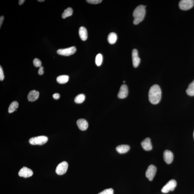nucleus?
<instances>
[{
  "mask_svg": "<svg viewBox=\"0 0 194 194\" xmlns=\"http://www.w3.org/2000/svg\"><path fill=\"white\" fill-rule=\"evenodd\" d=\"M161 91L157 84H154L150 88L148 92V98L151 103L153 104L159 103L161 100Z\"/></svg>",
  "mask_w": 194,
  "mask_h": 194,
  "instance_id": "nucleus-1",
  "label": "nucleus"
},
{
  "mask_svg": "<svg viewBox=\"0 0 194 194\" xmlns=\"http://www.w3.org/2000/svg\"><path fill=\"white\" fill-rule=\"evenodd\" d=\"M146 6L141 5L135 9L133 12L134 24H138L144 19L146 14Z\"/></svg>",
  "mask_w": 194,
  "mask_h": 194,
  "instance_id": "nucleus-2",
  "label": "nucleus"
},
{
  "mask_svg": "<svg viewBox=\"0 0 194 194\" xmlns=\"http://www.w3.org/2000/svg\"><path fill=\"white\" fill-rule=\"evenodd\" d=\"M48 141V137L44 135H41V136L32 137L30 139L29 142L30 144L32 145H42L46 144Z\"/></svg>",
  "mask_w": 194,
  "mask_h": 194,
  "instance_id": "nucleus-3",
  "label": "nucleus"
},
{
  "mask_svg": "<svg viewBox=\"0 0 194 194\" xmlns=\"http://www.w3.org/2000/svg\"><path fill=\"white\" fill-rule=\"evenodd\" d=\"M194 5L193 0H182L179 3V6L183 10H188L192 8Z\"/></svg>",
  "mask_w": 194,
  "mask_h": 194,
  "instance_id": "nucleus-4",
  "label": "nucleus"
},
{
  "mask_svg": "<svg viewBox=\"0 0 194 194\" xmlns=\"http://www.w3.org/2000/svg\"><path fill=\"white\" fill-rule=\"evenodd\" d=\"M177 182L174 180H171L164 186L161 189V192L163 193H167L169 191H174L177 186Z\"/></svg>",
  "mask_w": 194,
  "mask_h": 194,
  "instance_id": "nucleus-5",
  "label": "nucleus"
},
{
  "mask_svg": "<svg viewBox=\"0 0 194 194\" xmlns=\"http://www.w3.org/2000/svg\"><path fill=\"white\" fill-rule=\"evenodd\" d=\"M77 49L75 46L69 47V48L59 49L57 51V53L61 55L68 56L72 55L75 53L76 52Z\"/></svg>",
  "mask_w": 194,
  "mask_h": 194,
  "instance_id": "nucleus-6",
  "label": "nucleus"
},
{
  "mask_svg": "<svg viewBox=\"0 0 194 194\" xmlns=\"http://www.w3.org/2000/svg\"><path fill=\"white\" fill-rule=\"evenodd\" d=\"M68 164L64 161L60 163L56 167V172L58 175H62L65 174L68 168Z\"/></svg>",
  "mask_w": 194,
  "mask_h": 194,
  "instance_id": "nucleus-7",
  "label": "nucleus"
},
{
  "mask_svg": "<svg viewBox=\"0 0 194 194\" xmlns=\"http://www.w3.org/2000/svg\"><path fill=\"white\" fill-rule=\"evenodd\" d=\"M157 171L155 166L151 165L149 166L146 172V176L150 181H152L155 177Z\"/></svg>",
  "mask_w": 194,
  "mask_h": 194,
  "instance_id": "nucleus-8",
  "label": "nucleus"
},
{
  "mask_svg": "<svg viewBox=\"0 0 194 194\" xmlns=\"http://www.w3.org/2000/svg\"><path fill=\"white\" fill-rule=\"evenodd\" d=\"M33 171L31 169L27 168L26 167H24L20 169L18 172V175L21 177L24 178L30 177L33 176Z\"/></svg>",
  "mask_w": 194,
  "mask_h": 194,
  "instance_id": "nucleus-9",
  "label": "nucleus"
},
{
  "mask_svg": "<svg viewBox=\"0 0 194 194\" xmlns=\"http://www.w3.org/2000/svg\"><path fill=\"white\" fill-rule=\"evenodd\" d=\"M132 59L134 67H138L140 63V58L139 57L138 51L136 49H134L132 50Z\"/></svg>",
  "mask_w": 194,
  "mask_h": 194,
  "instance_id": "nucleus-10",
  "label": "nucleus"
},
{
  "mask_svg": "<svg viewBox=\"0 0 194 194\" xmlns=\"http://www.w3.org/2000/svg\"><path fill=\"white\" fill-rule=\"evenodd\" d=\"M129 93V90L127 85L126 84L122 85L120 88L118 94V97L120 99L125 98L127 97Z\"/></svg>",
  "mask_w": 194,
  "mask_h": 194,
  "instance_id": "nucleus-11",
  "label": "nucleus"
},
{
  "mask_svg": "<svg viewBox=\"0 0 194 194\" xmlns=\"http://www.w3.org/2000/svg\"><path fill=\"white\" fill-rule=\"evenodd\" d=\"M164 159L166 163L170 164L172 162L174 156L172 152L168 150H166L163 153Z\"/></svg>",
  "mask_w": 194,
  "mask_h": 194,
  "instance_id": "nucleus-12",
  "label": "nucleus"
},
{
  "mask_svg": "<svg viewBox=\"0 0 194 194\" xmlns=\"http://www.w3.org/2000/svg\"><path fill=\"white\" fill-rule=\"evenodd\" d=\"M141 146L146 151L151 150L152 149V146L150 138H146L144 139L141 143Z\"/></svg>",
  "mask_w": 194,
  "mask_h": 194,
  "instance_id": "nucleus-13",
  "label": "nucleus"
},
{
  "mask_svg": "<svg viewBox=\"0 0 194 194\" xmlns=\"http://www.w3.org/2000/svg\"><path fill=\"white\" fill-rule=\"evenodd\" d=\"M77 125L81 130L85 131L88 127V123L87 121L84 119H80L77 122Z\"/></svg>",
  "mask_w": 194,
  "mask_h": 194,
  "instance_id": "nucleus-14",
  "label": "nucleus"
},
{
  "mask_svg": "<svg viewBox=\"0 0 194 194\" xmlns=\"http://www.w3.org/2000/svg\"><path fill=\"white\" fill-rule=\"evenodd\" d=\"M39 96V93L36 90H32L27 95L28 100L31 102L34 101L38 99Z\"/></svg>",
  "mask_w": 194,
  "mask_h": 194,
  "instance_id": "nucleus-15",
  "label": "nucleus"
},
{
  "mask_svg": "<svg viewBox=\"0 0 194 194\" xmlns=\"http://www.w3.org/2000/svg\"><path fill=\"white\" fill-rule=\"evenodd\" d=\"M130 148V146L128 145H122L117 146L116 149L119 153L122 154L129 151Z\"/></svg>",
  "mask_w": 194,
  "mask_h": 194,
  "instance_id": "nucleus-16",
  "label": "nucleus"
},
{
  "mask_svg": "<svg viewBox=\"0 0 194 194\" xmlns=\"http://www.w3.org/2000/svg\"><path fill=\"white\" fill-rule=\"evenodd\" d=\"M79 35L82 40L85 41L87 38V32L86 28L84 27H81L79 30Z\"/></svg>",
  "mask_w": 194,
  "mask_h": 194,
  "instance_id": "nucleus-17",
  "label": "nucleus"
},
{
  "mask_svg": "<svg viewBox=\"0 0 194 194\" xmlns=\"http://www.w3.org/2000/svg\"><path fill=\"white\" fill-rule=\"evenodd\" d=\"M69 77L67 75H63L58 76L56 78V81L58 83L64 84L68 82Z\"/></svg>",
  "mask_w": 194,
  "mask_h": 194,
  "instance_id": "nucleus-18",
  "label": "nucleus"
},
{
  "mask_svg": "<svg viewBox=\"0 0 194 194\" xmlns=\"http://www.w3.org/2000/svg\"><path fill=\"white\" fill-rule=\"evenodd\" d=\"M117 36L115 33H111L109 34L108 37V42L111 44H113L116 42Z\"/></svg>",
  "mask_w": 194,
  "mask_h": 194,
  "instance_id": "nucleus-19",
  "label": "nucleus"
},
{
  "mask_svg": "<svg viewBox=\"0 0 194 194\" xmlns=\"http://www.w3.org/2000/svg\"><path fill=\"white\" fill-rule=\"evenodd\" d=\"M19 106L18 103L17 102L14 101L12 102L9 105L8 108V112L9 113H11L14 112V111H17V109L18 108Z\"/></svg>",
  "mask_w": 194,
  "mask_h": 194,
  "instance_id": "nucleus-20",
  "label": "nucleus"
},
{
  "mask_svg": "<svg viewBox=\"0 0 194 194\" xmlns=\"http://www.w3.org/2000/svg\"><path fill=\"white\" fill-rule=\"evenodd\" d=\"M73 13V10L72 8L71 7L65 9L64 12L62 14V18L63 19H65L68 17L71 16L72 15Z\"/></svg>",
  "mask_w": 194,
  "mask_h": 194,
  "instance_id": "nucleus-21",
  "label": "nucleus"
},
{
  "mask_svg": "<svg viewBox=\"0 0 194 194\" xmlns=\"http://www.w3.org/2000/svg\"><path fill=\"white\" fill-rule=\"evenodd\" d=\"M186 93L188 95L194 96V80L190 83L186 90Z\"/></svg>",
  "mask_w": 194,
  "mask_h": 194,
  "instance_id": "nucleus-22",
  "label": "nucleus"
},
{
  "mask_svg": "<svg viewBox=\"0 0 194 194\" xmlns=\"http://www.w3.org/2000/svg\"><path fill=\"white\" fill-rule=\"evenodd\" d=\"M85 99V95L83 94H80L76 96L75 98V102L78 103H82L84 101Z\"/></svg>",
  "mask_w": 194,
  "mask_h": 194,
  "instance_id": "nucleus-23",
  "label": "nucleus"
},
{
  "mask_svg": "<svg viewBox=\"0 0 194 194\" xmlns=\"http://www.w3.org/2000/svg\"><path fill=\"white\" fill-rule=\"evenodd\" d=\"M103 57L102 55L99 53L97 55L95 58V63L97 65L100 66L102 63Z\"/></svg>",
  "mask_w": 194,
  "mask_h": 194,
  "instance_id": "nucleus-24",
  "label": "nucleus"
},
{
  "mask_svg": "<svg viewBox=\"0 0 194 194\" xmlns=\"http://www.w3.org/2000/svg\"><path fill=\"white\" fill-rule=\"evenodd\" d=\"M98 194H114V191L112 188H109L103 190Z\"/></svg>",
  "mask_w": 194,
  "mask_h": 194,
  "instance_id": "nucleus-25",
  "label": "nucleus"
},
{
  "mask_svg": "<svg viewBox=\"0 0 194 194\" xmlns=\"http://www.w3.org/2000/svg\"><path fill=\"white\" fill-rule=\"evenodd\" d=\"M33 65L36 67H40L41 66L42 63L39 59L37 58H35L33 61Z\"/></svg>",
  "mask_w": 194,
  "mask_h": 194,
  "instance_id": "nucleus-26",
  "label": "nucleus"
},
{
  "mask_svg": "<svg viewBox=\"0 0 194 194\" xmlns=\"http://www.w3.org/2000/svg\"><path fill=\"white\" fill-rule=\"evenodd\" d=\"M88 3L92 4H97L101 2V0H87L86 1Z\"/></svg>",
  "mask_w": 194,
  "mask_h": 194,
  "instance_id": "nucleus-27",
  "label": "nucleus"
},
{
  "mask_svg": "<svg viewBox=\"0 0 194 194\" xmlns=\"http://www.w3.org/2000/svg\"><path fill=\"white\" fill-rule=\"evenodd\" d=\"M5 76L4 75V73L2 68L1 66L0 67V80L3 81L4 79Z\"/></svg>",
  "mask_w": 194,
  "mask_h": 194,
  "instance_id": "nucleus-28",
  "label": "nucleus"
},
{
  "mask_svg": "<svg viewBox=\"0 0 194 194\" xmlns=\"http://www.w3.org/2000/svg\"><path fill=\"white\" fill-rule=\"evenodd\" d=\"M44 68L43 67L41 66L40 67L39 70L38 71V73L39 75H42L44 73V71H43Z\"/></svg>",
  "mask_w": 194,
  "mask_h": 194,
  "instance_id": "nucleus-29",
  "label": "nucleus"
},
{
  "mask_svg": "<svg viewBox=\"0 0 194 194\" xmlns=\"http://www.w3.org/2000/svg\"><path fill=\"white\" fill-rule=\"evenodd\" d=\"M53 97L55 99L57 100L59 98H60V95L59 94L56 93L53 94Z\"/></svg>",
  "mask_w": 194,
  "mask_h": 194,
  "instance_id": "nucleus-30",
  "label": "nucleus"
},
{
  "mask_svg": "<svg viewBox=\"0 0 194 194\" xmlns=\"http://www.w3.org/2000/svg\"><path fill=\"white\" fill-rule=\"evenodd\" d=\"M4 20V17L3 16H1L0 17V27H1L3 24Z\"/></svg>",
  "mask_w": 194,
  "mask_h": 194,
  "instance_id": "nucleus-31",
  "label": "nucleus"
},
{
  "mask_svg": "<svg viewBox=\"0 0 194 194\" xmlns=\"http://www.w3.org/2000/svg\"><path fill=\"white\" fill-rule=\"evenodd\" d=\"M25 1V0H20V1H19L18 2L19 4L20 5L23 4Z\"/></svg>",
  "mask_w": 194,
  "mask_h": 194,
  "instance_id": "nucleus-32",
  "label": "nucleus"
},
{
  "mask_svg": "<svg viewBox=\"0 0 194 194\" xmlns=\"http://www.w3.org/2000/svg\"><path fill=\"white\" fill-rule=\"evenodd\" d=\"M45 1L44 0H39V1H38L39 2H44Z\"/></svg>",
  "mask_w": 194,
  "mask_h": 194,
  "instance_id": "nucleus-33",
  "label": "nucleus"
},
{
  "mask_svg": "<svg viewBox=\"0 0 194 194\" xmlns=\"http://www.w3.org/2000/svg\"><path fill=\"white\" fill-rule=\"evenodd\" d=\"M193 137H194V132H193Z\"/></svg>",
  "mask_w": 194,
  "mask_h": 194,
  "instance_id": "nucleus-34",
  "label": "nucleus"
},
{
  "mask_svg": "<svg viewBox=\"0 0 194 194\" xmlns=\"http://www.w3.org/2000/svg\"><path fill=\"white\" fill-rule=\"evenodd\" d=\"M125 81H124L123 82L125 83Z\"/></svg>",
  "mask_w": 194,
  "mask_h": 194,
  "instance_id": "nucleus-35",
  "label": "nucleus"
}]
</instances>
